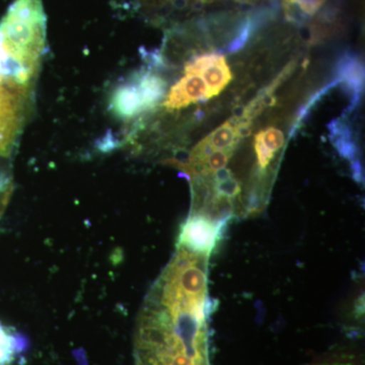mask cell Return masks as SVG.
Instances as JSON below:
<instances>
[{
	"instance_id": "obj_1",
	"label": "cell",
	"mask_w": 365,
	"mask_h": 365,
	"mask_svg": "<svg viewBox=\"0 0 365 365\" xmlns=\"http://www.w3.org/2000/svg\"><path fill=\"white\" fill-rule=\"evenodd\" d=\"M46 50L42 0H14L0 21V81L34 88Z\"/></svg>"
},
{
	"instance_id": "obj_2",
	"label": "cell",
	"mask_w": 365,
	"mask_h": 365,
	"mask_svg": "<svg viewBox=\"0 0 365 365\" xmlns=\"http://www.w3.org/2000/svg\"><path fill=\"white\" fill-rule=\"evenodd\" d=\"M162 98V86L157 78L150 72H140L115 86L109 98V110L118 119L129 121L150 111Z\"/></svg>"
},
{
	"instance_id": "obj_3",
	"label": "cell",
	"mask_w": 365,
	"mask_h": 365,
	"mask_svg": "<svg viewBox=\"0 0 365 365\" xmlns=\"http://www.w3.org/2000/svg\"><path fill=\"white\" fill-rule=\"evenodd\" d=\"M34 88L0 81V158L11 155L29 113Z\"/></svg>"
},
{
	"instance_id": "obj_4",
	"label": "cell",
	"mask_w": 365,
	"mask_h": 365,
	"mask_svg": "<svg viewBox=\"0 0 365 365\" xmlns=\"http://www.w3.org/2000/svg\"><path fill=\"white\" fill-rule=\"evenodd\" d=\"M223 228L206 216L190 215L188 220L182 223L177 246L210 256L218 242L222 241Z\"/></svg>"
},
{
	"instance_id": "obj_5",
	"label": "cell",
	"mask_w": 365,
	"mask_h": 365,
	"mask_svg": "<svg viewBox=\"0 0 365 365\" xmlns=\"http://www.w3.org/2000/svg\"><path fill=\"white\" fill-rule=\"evenodd\" d=\"M185 73L200 76L207 86V100L216 97L232 81L227 60L222 55L207 54L197 57L185 66Z\"/></svg>"
},
{
	"instance_id": "obj_6",
	"label": "cell",
	"mask_w": 365,
	"mask_h": 365,
	"mask_svg": "<svg viewBox=\"0 0 365 365\" xmlns=\"http://www.w3.org/2000/svg\"><path fill=\"white\" fill-rule=\"evenodd\" d=\"M206 100L207 86L203 78L197 74L185 73L168 93L167 98L163 102V107L173 111L184 109L190 105Z\"/></svg>"
},
{
	"instance_id": "obj_7",
	"label": "cell",
	"mask_w": 365,
	"mask_h": 365,
	"mask_svg": "<svg viewBox=\"0 0 365 365\" xmlns=\"http://www.w3.org/2000/svg\"><path fill=\"white\" fill-rule=\"evenodd\" d=\"M284 141V134L274 127L262 130L255 136V151L259 169H267L274 155L282 148Z\"/></svg>"
},
{
	"instance_id": "obj_8",
	"label": "cell",
	"mask_w": 365,
	"mask_h": 365,
	"mask_svg": "<svg viewBox=\"0 0 365 365\" xmlns=\"http://www.w3.org/2000/svg\"><path fill=\"white\" fill-rule=\"evenodd\" d=\"M24 344L20 336L0 323V365H11Z\"/></svg>"
},
{
	"instance_id": "obj_9",
	"label": "cell",
	"mask_w": 365,
	"mask_h": 365,
	"mask_svg": "<svg viewBox=\"0 0 365 365\" xmlns=\"http://www.w3.org/2000/svg\"><path fill=\"white\" fill-rule=\"evenodd\" d=\"M289 6H297L307 16H314L325 4L327 0H284Z\"/></svg>"
},
{
	"instance_id": "obj_10",
	"label": "cell",
	"mask_w": 365,
	"mask_h": 365,
	"mask_svg": "<svg viewBox=\"0 0 365 365\" xmlns=\"http://www.w3.org/2000/svg\"><path fill=\"white\" fill-rule=\"evenodd\" d=\"M313 365H357V364L352 356L335 355V356L326 357V359L318 360Z\"/></svg>"
},
{
	"instance_id": "obj_11",
	"label": "cell",
	"mask_w": 365,
	"mask_h": 365,
	"mask_svg": "<svg viewBox=\"0 0 365 365\" xmlns=\"http://www.w3.org/2000/svg\"><path fill=\"white\" fill-rule=\"evenodd\" d=\"M13 188L0 190V217H1L2 213L6 210L7 204L9 202L11 194H13Z\"/></svg>"
}]
</instances>
